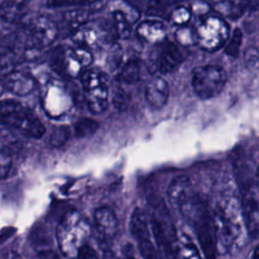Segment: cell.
Wrapping results in <instances>:
<instances>
[{
    "label": "cell",
    "instance_id": "6da1fadb",
    "mask_svg": "<svg viewBox=\"0 0 259 259\" xmlns=\"http://www.w3.org/2000/svg\"><path fill=\"white\" fill-rule=\"evenodd\" d=\"M215 249L219 254H226L240 246L248 235L241 202L233 196L221 198L210 210Z\"/></svg>",
    "mask_w": 259,
    "mask_h": 259
},
{
    "label": "cell",
    "instance_id": "7a4b0ae2",
    "mask_svg": "<svg viewBox=\"0 0 259 259\" xmlns=\"http://www.w3.org/2000/svg\"><path fill=\"white\" fill-rule=\"evenodd\" d=\"M91 228L88 222L77 211L69 210L60 220L56 236L62 254L68 258H76L87 246Z\"/></svg>",
    "mask_w": 259,
    "mask_h": 259
},
{
    "label": "cell",
    "instance_id": "3957f363",
    "mask_svg": "<svg viewBox=\"0 0 259 259\" xmlns=\"http://www.w3.org/2000/svg\"><path fill=\"white\" fill-rule=\"evenodd\" d=\"M0 124L16 128L33 139H40L46 134V126L41 120L14 100H0Z\"/></svg>",
    "mask_w": 259,
    "mask_h": 259
},
{
    "label": "cell",
    "instance_id": "277c9868",
    "mask_svg": "<svg viewBox=\"0 0 259 259\" xmlns=\"http://www.w3.org/2000/svg\"><path fill=\"white\" fill-rule=\"evenodd\" d=\"M168 203L186 221H191L205 204L194 190L188 177L180 175L172 179L167 189Z\"/></svg>",
    "mask_w": 259,
    "mask_h": 259
},
{
    "label": "cell",
    "instance_id": "5b68a950",
    "mask_svg": "<svg viewBox=\"0 0 259 259\" xmlns=\"http://www.w3.org/2000/svg\"><path fill=\"white\" fill-rule=\"evenodd\" d=\"M150 226L159 253L167 259L173 252L179 239L168 211L164 207L157 208L150 219Z\"/></svg>",
    "mask_w": 259,
    "mask_h": 259
},
{
    "label": "cell",
    "instance_id": "8992f818",
    "mask_svg": "<svg viewBox=\"0 0 259 259\" xmlns=\"http://www.w3.org/2000/svg\"><path fill=\"white\" fill-rule=\"evenodd\" d=\"M227 81L223 68L214 65L198 67L192 74V87L201 99H209L221 93Z\"/></svg>",
    "mask_w": 259,
    "mask_h": 259
},
{
    "label": "cell",
    "instance_id": "52a82bcc",
    "mask_svg": "<svg viewBox=\"0 0 259 259\" xmlns=\"http://www.w3.org/2000/svg\"><path fill=\"white\" fill-rule=\"evenodd\" d=\"M130 230L144 259H161V254L152 235L150 219L143 210L137 208L133 211L130 220Z\"/></svg>",
    "mask_w": 259,
    "mask_h": 259
},
{
    "label": "cell",
    "instance_id": "ba28073f",
    "mask_svg": "<svg viewBox=\"0 0 259 259\" xmlns=\"http://www.w3.org/2000/svg\"><path fill=\"white\" fill-rule=\"evenodd\" d=\"M93 57L88 49L77 48H60L54 53L53 61L57 69L61 70L66 76L78 77L83 70L92 63Z\"/></svg>",
    "mask_w": 259,
    "mask_h": 259
},
{
    "label": "cell",
    "instance_id": "9c48e42d",
    "mask_svg": "<svg viewBox=\"0 0 259 259\" xmlns=\"http://www.w3.org/2000/svg\"><path fill=\"white\" fill-rule=\"evenodd\" d=\"M197 41L206 51L220 49L229 36L227 23L218 17H208L197 29Z\"/></svg>",
    "mask_w": 259,
    "mask_h": 259
},
{
    "label": "cell",
    "instance_id": "30bf717a",
    "mask_svg": "<svg viewBox=\"0 0 259 259\" xmlns=\"http://www.w3.org/2000/svg\"><path fill=\"white\" fill-rule=\"evenodd\" d=\"M196 233L200 249L205 259H214L217 254L210 210L204 206L190 222Z\"/></svg>",
    "mask_w": 259,
    "mask_h": 259
},
{
    "label": "cell",
    "instance_id": "8fae6325",
    "mask_svg": "<svg viewBox=\"0 0 259 259\" xmlns=\"http://www.w3.org/2000/svg\"><path fill=\"white\" fill-rule=\"evenodd\" d=\"M58 32L57 24L44 15L33 17L26 26V33L40 49L54 44L58 37Z\"/></svg>",
    "mask_w": 259,
    "mask_h": 259
},
{
    "label": "cell",
    "instance_id": "7c38bea8",
    "mask_svg": "<svg viewBox=\"0 0 259 259\" xmlns=\"http://www.w3.org/2000/svg\"><path fill=\"white\" fill-rule=\"evenodd\" d=\"M243 218L246 230L249 236L259 235V191L258 189H249L243 196L241 202Z\"/></svg>",
    "mask_w": 259,
    "mask_h": 259
},
{
    "label": "cell",
    "instance_id": "4fadbf2b",
    "mask_svg": "<svg viewBox=\"0 0 259 259\" xmlns=\"http://www.w3.org/2000/svg\"><path fill=\"white\" fill-rule=\"evenodd\" d=\"M6 90L17 96L30 94L36 87L35 79L28 73L13 70L4 78Z\"/></svg>",
    "mask_w": 259,
    "mask_h": 259
},
{
    "label": "cell",
    "instance_id": "5bb4252c",
    "mask_svg": "<svg viewBox=\"0 0 259 259\" xmlns=\"http://www.w3.org/2000/svg\"><path fill=\"white\" fill-rule=\"evenodd\" d=\"M94 223L102 238L108 240L114 237L117 230V219L110 207H98L94 212Z\"/></svg>",
    "mask_w": 259,
    "mask_h": 259
},
{
    "label": "cell",
    "instance_id": "9a60e30c",
    "mask_svg": "<svg viewBox=\"0 0 259 259\" xmlns=\"http://www.w3.org/2000/svg\"><path fill=\"white\" fill-rule=\"evenodd\" d=\"M185 59L183 52L174 44H167L157 58V68L161 73H169L175 70Z\"/></svg>",
    "mask_w": 259,
    "mask_h": 259
},
{
    "label": "cell",
    "instance_id": "2e32d148",
    "mask_svg": "<svg viewBox=\"0 0 259 259\" xmlns=\"http://www.w3.org/2000/svg\"><path fill=\"white\" fill-rule=\"evenodd\" d=\"M108 83H104L84 90V97L88 109L93 114L103 112L108 105Z\"/></svg>",
    "mask_w": 259,
    "mask_h": 259
},
{
    "label": "cell",
    "instance_id": "e0dca14e",
    "mask_svg": "<svg viewBox=\"0 0 259 259\" xmlns=\"http://www.w3.org/2000/svg\"><path fill=\"white\" fill-rule=\"evenodd\" d=\"M146 98L155 108L163 107L169 98V87L161 77H154L146 86Z\"/></svg>",
    "mask_w": 259,
    "mask_h": 259
},
{
    "label": "cell",
    "instance_id": "ac0fdd59",
    "mask_svg": "<svg viewBox=\"0 0 259 259\" xmlns=\"http://www.w3.org/2000/svg\"><path fill=\"white\" fill-rule=\"evenodd\" d=\"M28 8V0H3L0 4V18L7 22L21 19Z\"/></svg>",
    "mask_w": 259,
    "mask_h": 259
},
{
    "label": "cell",
    "instance_id": "d6986e66",
    "mask_svg": "<svg viewBox=\"0 0 259 259\" xmlns=\"http://www.w3.org/2000/svg\"><path fill=\"white\" fill-rule=\"evenodd\" d=\"M167 259H202L197 246L186 236H179L178 243Z\"/></svg>",
    "mask_w": 259,
    "mask_h": 259
},
{
    "label": "cell",
    "instance_id": "ffe728a7",
    "mask_svg": "<svg viewBox=\"0 0 259 259\" xmlns=\"http://www.w3.org/2000/svg\"><path fill=\"white\" fill-rule=\"evenodd\" d=\"M72 39L79 47L89 50L98 46L99 36L96 29L86 23L72 32Z\"/></svg>",
    "mask_w": 259,
    "mask_h": 259
},
{
    "label": "cell",
    "instance_id": "44dd1931",
    "mask_svg": "<svg viewBox=\"0 0 259 259\" xmlns=\"http://www.w3.org/2000/svg\"><path fill=\"white\" fill-rule=\"evenodd\" d=\"M138 34L151 44L161 41L165 37V27L158 21H144L137 28Z\"/></svg>",
    "mask_w": 259,
    "mask_h": 259
},
{
    "label": "cell",
    "instance_id": "7402d4cb",
    "mask_svg": "<svg viewBox=\"0 0 259 259\" xmlns=\"http://www.w3.org/2000/svg\"><path fill=\"white\" fill-rule=\"evenodd\" d=\"M89 18V11L83 8H74L64 13V20L72 30H76L80 26L87 23Z\"/></svg>",
    "mask_w": 259,
    "mask_h": 259
},
{
    "label": "cell",
    "instance_id": "603a6c76",
    "mask_svg": "<svg viewBox=\"0 0 259 259\" xmlns=\"http://www.w3.org/2000/svg\"><path fill=\"white\" fill-rule=\"evenodd\" d=\"M99 124L96 120L88 117L77 119L73 124V132L76 138H85L96 132Z\"/></svg>",
    "mask_w": 259,
    "mask_h": 259
},
{
    "label": "cell",
    "instance_id": "cb8c5ba5",
    "mask_svg": "<svg viewBox=\"0 0 259 259\" xmlns=\"http://www.w3.org/2000/svg\"><path fill=\"white\" fill-rule=\"evenodd\" d=\"M70 135L71 128L68 125H55L50 133L48 143L53 148H59L69 140Z\"/></svg>",
    "mask_w": 259,
    "mask_h": 259
},
{
    "label": "cell",
    "instance_id": "d4e9b609",
    "mask_svg": "<svg viewBox=\"0 0 259 259\" xmlns=\"http://www.w3.org/2000/svg\"><path fill=\"white\" fill-rule=\"evenodd\" d=\"M120 80L125 83H133L140 76V62L138 60L128 61L120 71Z\"/></svg>",
    "mask_w": 259,
    "mask_h": 259
},
{
    "label": "cell",
    "instance_id": "484cf974",
    "mask_svg": "<svg viewBox=\"0 0 259 259\" xmlns=\"http://www.w3.org/2000/svg\"><path fill=\"white\" fill-rule=\"evenodd\" d=\"M175 38L180 46H192L197 41V33L187 26H182L175 31Z\"/></svg>",
    "mask_w": 259,
    "mask_h": 259
},
{
    "label": "cell",
    "instance_id": "4316f807",
    "mask_svg": "<svg viewBox=\"0 0 259 259\" xmlns=\"http://www.w3.org/2000/svg\"><path fill=\"white\" fill-rule=\"evenodd\" d=\"M15 64V56L14 52L9 50L0 49V74L7 75L8 73L13 71V67Z\"/></svg>",
    "mask_w": 259,
    "mask_h": 259
},
{
    "label": "cell",
    "instance_id": "83f0119b",
    "mask_svg": "<svg viewBox=\"0 0 259 259\" xmlns=\"http://www.w3.org/2000/svg\"><path fill=\"white\" fill-rule=\"evenodd\" d=\"M13 164L12 153L9 149H0V179L8 176Z\"/></svg>",
    "mask_w": 259,
    "mask_h": 259
},
{
    "label": "cell",
    "instance_id": "f1b7e54d",
    "mask_svg": "<svg viewBox=\"0 0 259 259\" xmlns=\"http://www.w3.org/2000/svg\"><path fill=\"white\" fill-rule=\"evenodd\" d=\"M114 10L120 12L126 19L127 21L132 24L134 22H136L139 17H140V13L138 10H136L134 7H132L128 3L123 2V1H118L116 2L115 8Z\"/></svg>",
    "mask_w": 259,
    "mask_h": 259
},
{
    "label": "cell",
    "instance_id": "f546056e",
    "mask_svg": "<svg viewBox=\"0 0 259 259\" xmlns=\"http://www.w3.org/2000/svg\"><path fill=\"white\" fill-rule=\"evenodd\" d=\"M113 17L117 33L121 37H127L131 33V23L120 12L116 10H113Z\"/></svg>",
    "mask_w": 259,
    "mask_h": 259
},
{
    "label": "cell",
    "instance_id": "4dcf8cb0",
    "mask_svg": "<svg viewBox=\"0 0 259 259\" xmlns=\"http://www.w3.org/2000/svg\"><path fill=\"white\" fill-rule=\"evenodd\" d=\"M244 62L248 68L256 69L259 67V51L255 47H248L244 53Z\"/></svg>",
    "mask_w": 259,
    "mask_h": 259
},
{
    "label": "cell",
    "instance_id": "1f68e13d",
    "mask_svg": "<svg viewBox=\"0 0 259 259\" xmlns=\"http://www.w3.org/2000/svg\"><path fill=\"white\" fill-rule=\"evenodd\" d=\"M241 41H242V33L241 30L236 29L233 33V36L231 38V41L229 42V45L227 46L225 52L226 54L232 56V57H236L239 53L240 50V46H241Z\"/></svg>",
    "mask_w": 259,
    "mask_h": 259
},
{
    "label": "cell",
    "instance_id": "d6a6232c",
    "mask_svg": "<svg viewBox=\"0 0 259 259\" xmlns=\"http://www.w3.org/2000/svg\"><path fill=\"white\" fill-rule=\"evenodd\" d=\"M171 18L176 24L183 25L190 19V12L184 7H179L172 12Z\"/></svg>",
    "mask_w": 259,
    "mask_h": 259
},
{
    "label": "cell",
    "instance_id": "836d02e7",
    "mask_svg": "<svg viewBox=\"0 0 259 259\" xmlns=\"http://www.w3.org/2000/svg\"><path fill=\"white\" fill-rule=\"evenodd\" d=\"M122 57V53L121 50L118 46H114L108 55V59H107V63H108V67L110 68V70H114L116 67H118L120 60Z\"/></svg>",
    "mask_w": 259,
    "mask_h": 259
},
{
    "label": "cell",
    "instance_id": "e575fe53",
    "mask_svg": "<svg viewBox=\"0 0 259 259\" xmlns=\"http://www.w3.org/2000/svg\"><path fill=\"white\" fill-rule=\"evenodd\" d=\"M78 257H79V259H96V257L94 256V254L92 253V251H91L87 246H85V247L81 250V252H80V254L78 255Z\"/></svg>",
    "mask_w": 259,
    "mask_h": 259
},
{
    "label": "cell",
    "instance_id": "d590c367",
    "mask_svg": "<svg viewBox=\"0 0 259 259\" xmlns=\"http://www.w3.org/2000/svg\"><path fill=\"white\" fill-rule=\"evenodd\" d=\"M0 259H22V258H21V256L18 253L14 252V251H9V252L4 253L0 257Z\"/></svg>",
    "mask_w": 259,
    "mask_h": 259
},
{
    "label": "cell",
    "instance_id": "8d00e7d4",
    "mask_svg": "<svg viewBox=\"0 0 259 259\" xmlns=\"http://www.w3.org/2000/svg\"><path fill=\"white\" fill-rule=\"evenodd\" d=\"M40 259H59L53 252H45L40 255Z\"/></svg>",
    "mask_w": 259,
    "mask_h": 259
},
{
    "label": "cell",
    "instance_id": "74e56055",
    "mask_svg": "<svg viewBox=\"0 0 259 259\" xmlns=\"http://www.w3.org/2000/svg\"><path fill=\"white\" fill-rule=\"evenodd\" d=\"M251 259H259V244L255 247Z\"/></svg>",
    "mask_w": 259,
    "mask_h": 259
},
{
    "label": "cell",
    "instance_id": "f35d334b",
    "mask_svg": "<svg viewBox=\"0 0 259 259\" xmlns=\"http://www.w3.org/2000/svg\"><path fill=\"white\" fill-rule=\"evenodd\" d=\"M4 91H6L5 82H4V79H0V96L3 94Z\"/></svg>",
    "mask_w": 259,
    "mask_h": 259
},
{
    "label": "cell",
    "instance_id": "ab89813d",
    "mask_svg": "<svg viewBox=\"0 0 259 259\" xmlns=\"http://www.w3.org/2000/svg\"><path fill=\"white\" fill-rule=\"evenodd\" d=\"M257 179H258V191H259V165L257 168Z\"/></svg>",
    "mask_w": 259,
    "mask_h": 259
},
{
    "label": "cell",
    "instance_id": "60d3db41",
    "mask_svg": "<svg viewBox=\"0 0 259 259\" xmlns=\"http://www.w3.org/2000/svg\"><path fill=\"white\" fill-rule=\"evenodd\" d=\"M215 2H224V1H226V0H214Z\"/></svg>",
    "mask_w": 259,
    "mask_h": 259
}]
</instances>
